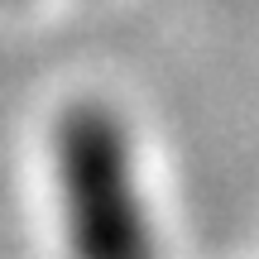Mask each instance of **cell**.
I'll return each mask as SVG.
<instances>
[{
  "instance_id": "1",
  "label": "cell",
  "mask_w": 259,
  "mask_h": 259,
  "mask_svg": "<svg viewBox=\"0 0 259 259\" xmlns=\"http://www.w3.org/2000/svg\"><path fill=\"white\" fill-rule=\"evenodd\" d=\"M48 216L58 259H168L135 130L111 101H67L48 130Z\"/></svg>"
}]
</instances>
